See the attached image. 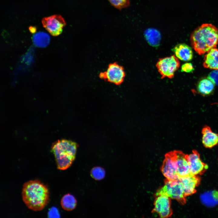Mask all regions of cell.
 <instances>
[{"label":"cell","instance_id":"obj_1","mask_svg":"<svg viewBox=\"0 0 218 218\" xmlns=\"http://www.w3.org/2000/svg\"><path fill=\"white\" fill-rule=\"evenodd\" d=\"M22 197L28 208L34 211H40L48 202V189L40 181L38 180H30L23 185Z\"/></svg>","mask_w":218,"mask_h":218},{"label":"cell","instance_id":"obj_8","mask_svg":"<svg viewBox=\"0 0 218 218\" xmlns=\"http://www.w3.org/2000/svg\"><path fill=\"white\" fill-rule=\"evenodd\" d=\"M44 27L52 35L57 36L61 33L65 25V21L60 15L44 18L42 21Z\"/></svg>","mask_w":218,"mask_h":218},{"label":"cell","instance_id":"obj_10","mask_svg":"<svg viewBox=\"0 0 218 218\" xmlns=\"http://www.w3.org/2000/svg\"><path fill=\"white\" fill-rule=\"evenodd\" d=\"M189 162L190 173L197 175L203 174L208 168V166L203 162L200 154L196 150H193L189 155H186Z\"/></svg>","mask_w":218,"mask_h":218},{"label":"cell","instance_id":"obj_6","mask_svg":"<svg viewBox=\"0 0 218 218\" xmlns=\"http://www.w3.org/2000/svg\"><path fill=\"white\" fill-rule=\"evenodd\" d=\"M125 76L124 67L116 62L110 64L106 71L99 74L101 79L118 85L123 82Z\"/></svg>","mask_w":218,"mask_h":218},{"label":"cell","instance_id":"obj_26","mask_svg":"<svg viewBox=\"0 0 218 218\" xmlns=\"http://www.w3.org/2000/svg\"><path fill=\"white\" fill-rule=\"evenodd\" d=\"M29 30L32 33H34L36 31V29L35 27H31L29 28Z\"/></svg>","mask_w":218,"mask_h":218},{"label":"cell","instance_id":"obj_9","mask_svg":"<svg viewBox=\"0 0 218 218\" xmlns=\"http://www.w3.org/2000/svg\"><path fill=\"white\" fill-rule=\"evenodd\" d=\"M154 207L152 213H156L161 218H168L172 214L170 198L164 194L155 196Z\"/></svg>","mask_w":218,"mask_h":218},{"label":"cell","instance_id":"obj_15","mask_svg":"<svg viewBox=\"0 0 218 218\" xmlns=\"http://www.w3.org/2000/svg\"><path fill=\"white\" fill-rule=\"evenodd\" d=\"M204 58V67L218 70V49L213 48L207 52Z\"/></svg>","mask_w":218,"mask_h":218},{"label":"cell","instance_id":"obj_17","mask_svg":"<svg viewBox=\"0 0 218 218\" xmlns=\"http://www.w3.org/2000/svg\"><path fill=\"white\" fill-rule=\"evenodd\" d=\"M144 36L148 43L153 47H157L159 45L161 39L160 32L154 28H149L145 30Z\"/></svg>","mask_w":218,"mask_h":218},{"label":"cell","instance_id":"obj_4","mask_svg":"<svg viewBox=\"0 0 218 218\" xmlns=\"http://www.w3.org/2000/svg\"><path fill=\"white\" fill-rule=\"evenodd\" d=\"M161 194L167 195L170 199L176 200L180 204L186 203V196L182 185L178 180H170L166 179L164 186L158 189L155 196Z\"/></svg>","mask_w":218,"mask_h":218},{"label":"cell","instance_id":"obj_19","mask_svg":"<svg viewBox=\"0 0 218 218\" xmlns=\"http://www.w3.org/2000/svg\"><path fill=\"white\" fill-rule=\"evenodd\" d=\"M214 84L209 79H203L199 83L197 87L198 92L203 95L210 94L214 89Z\"/></svg>","mask_w":218,"mask_h":218},{"label":"cell","instance_id":"obj_13","mask_svg":"<svg viewBox=\"0 0 218 218\" xmlns=\"http://www.w3.org/2000/svg\"><path fill=\"white\" fill-rule=\"evenodd\" d=\"M201 133L202 143L206 148H211L218 144V134L213 132L210 127L204 126Z\"/></svg>","mask_w":218,"mask_h":218},{"label":"cell","instance_id":"obj_24","mask_svg":"<svg viewBox=\"0 0 218 218\" xmlns=\"http://www.w3.org/2000/svg\"><path fill=\"white\" fill-rule=\"evenodd\" d=\"M194 70V68L191 63H187L183 64L181 67V71L187 73L191 72Z\"/></svg>","mask_w":218,"mask_h":218},{"label":"cell","instance_id":"obj_7","mask_svg":"<svg viewBox=\"0 0 218 218\" xmlns=\"http://www.w3.org/2000/svg\"><path fill=\"white\" fill-rule=\"evenodd\" d=\"M160 170L167 179L170 180H178L180 177L177 171L173 151L165 154Z\"/></svg>","mask_w":218,"mask_h":218},{"label":"cell","instance_id":"obj_23","mask_svg":"<svg viewBox=\"0 0 218 218\" xmlns=\"http://www.w3.org/2000/svg\"><path fill=\"white\" fill-rule=\"evenodd\" d=\"M208 78L214 84L218 85V70L211 72L208 75Z\"/></svg>","mask_w":218,"mask_h":218},{"label":"cell","instance_id":"obj_3","mask_svg":"<svg viewBox=\"0 0 218 218\" xmlns=\"http://www.w3.org/2000/svg\"><path fill=\"white\" fill-rule=\"evenodd\" d=\"M77 147L76 143L66 139L58 140L53 143L51 151L58 169L66 170L71 165L75 158Z\"/></svg>","mask_w":218,"mask_h":218},{"label":"cell","instance_id":"obj_18","mask_svg":"<svg viewBox=\"0 0 218 218\" xmlns=\"http://www.w3.org/2000/svg\"><path fill=\"white\" fill-rule=\"evenodd\" d=\"M50 38L47 33L42 31L38 32L32 37L33 42L35 45L39 48H44L49 44Z\"/></svg>","mask_w":218,"mask_h":218},{"label":"cell","instance_id":"obj_22","mask_svg":"<svg viewBox=\"0 0 218 218\" xmlns=\"http://www.w3.org/2000/svg\"><path fill=\"white\" fill-rule=\"evenodd\" d=\"M114 7L118 9L127 7L130 5L129 0H108Z\"/></svg>","mask_w":218,"mask_h":218},{"label":"cell","instance_id":"obj_2","mask_svg":"<svg viewBox=\"0 0 218 218\" xmlns=\"http://www.w3.org/2000/svg\"><path fill=\"white\" fill-rule=\"evenodd\" d=\"M191 45L200 55L215 48L218 43V29L211 24H203L192 32L190 38Z\"/></svg>","mask_w":218,"mask_h":218},{"label":"cell","instance_id":"obj_20","mask_svg":"<svg viewBox=\"0 0 218 218\" xmlns=\"http://www.w3.org/2000/svg\"><path fill=\"white\" fill-rule=\"evenodd\" d=\"M77 204L76 199L70 194H67L62 198L61 204L62 208L65 210L70 211L74 210Z\"/></svg>","mask_w":218,"mask_h":218},{"label":"cell","instance_id":"obj_16","mask_svg":"<svg viewBox=\"0 0 218 218\" xmlns=\"http://www.w3.org/2000/svg\"><path fill=\"white\" fill-rule=\"evenodd\" d=\"M202 203L208 207H213L218 204V191L212 190L204 192L200 196Z\"/></svg>","mask_w":218,"mask_h":218},{"label":"cell","instance_id":"obj_12","mask_svg":"<svg viewBox=\"0 0 218 218\" xmlns=\"http://www.w3.org/2000/svg\"><path fill=\"white\" fill-rule=\"evenodd\" d=\"M173 152L177 171L179 177L190 174L187 155L180 151L175 150Z\"/></svg>","mask_w":218,"mask_h":218},{"label":"cell","instance_id":"obj_11","mask_svg":"<svg viewBox=\"0 0 218 218\" xmlns=\"http://www.w3.org/2000/svg\"><path fill=\"white\" fill-rule=\"evenodd\" d=\"M178 180L181 183L187 197L196 192V188L200 183V179L197 175L190 174L180 177Z\"/></svg>","mask_w":218,"mask_h":218},{"label":"cell","instance_id":"obj_25","mask_svg":"<svg viewBox=\"0 0 218 218\" xmlns=\"http://www.w3.org/2000/svg\"><path fill=\"white\" fill-rule=\"evenodd\" d=\"M60 214L57 208L53 207L48 211V216L49 217H60Z\"/></svg>","mask_w":218,"mask_h":218},{"label":"cell","instance_id":"obj_14","mask_svg":"<svg viewBox=\"0 0 218 218\" xmlns=\"http://www.w3.org/2000/svg\"><path fill=\"white\" fill-rule=\"evenodd\" d=\"M175 55L179 59L184 61L191 60L193 54L191 48L184 43L179 44L176 45L172 49Z\"/></svg>","mask_w":218,"mask_h":218},{"label":"cell","instance_id":"obj_21","mask_svg":"<svg viewBox=\"0 0 218 218\" xmlns=\"http://www.w3.org/2000/svg\"><path fill=\"white\" fill-rule=\"evenodd\" d=\"M91 175L92 178L95 180H101L104 177L105 171L103 168L101 167H94L91 171Z\"/></svg>","mask_w":218,"mask_h":218},{"label":"cell","instance_id":"obj_5","mask_svg":"<svg viewBox=\"0 0 218 218\" xmlns=\"http://www.w3.org/2000/svg\"><path fill=\"white\" fill-rule=\"evenodd\" d=\"M156 67L161 75V78H173L175 72L180 66L178 59L175 55L160 58L156 64Z\"/></svg>","mask_w":218,"mask_h":218}]
</instances>
